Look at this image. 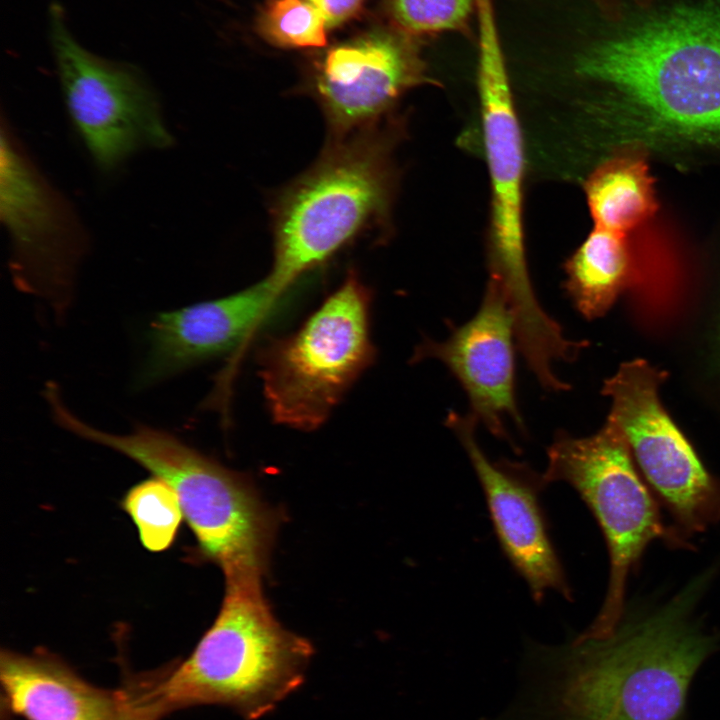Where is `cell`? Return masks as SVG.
Segmentation results:
<instances>
[{"mask_svg":"<svg viewBox=\"0 0 720 720\" xmlns=\"http://www.w3.org/2000/svg\"><path fill=\"white\" fill-rule=\"evenodd\" d=\"M516 349L513 312L502 291L488 280L472 318L452 326L445 340L424 337L411 360L443 363L465 391L478 423L496 438L511 442L508 421L525 433L515 389Z\"/></svg>","mask_w":720,"mask_h":720,"instance_id":"7c38bea8","label":"cell"},{"mask_svg":"<svg viewBox=\"0 0 720 720\" xmlns=\"http://www.w3.org/2000/svg\"><path fill=\"white\" fill-rule=\"evenodd\" d=\"M121 504L146 549L161 552L171 546L184 515L175 491L165 481L153 476L138 483Z\"/></svg>","mask_w":720,"mask_h":720,"instance_id":"d6986e66","label":"cell"},{"mask_svg":"<svg viewBox=\"0 0 720 720\" xmlns=\"http://www.w3.org/2000/svg\"><path fill=\"white\" fill-rule=\"evenodd\" d=\"M695 582L660 609L623 616L605 636L540 649L527 720H686L691 684L719 649L692 617Z\"/></svg>","mask_w":720,"mask_h":720,"instance_id":"6da1fadb","label":"cell"},{"mask_svg":"<svg viewBox=\"0 0 720 720\" xmlns=\"http://www.w3.org/2000/svg\"><path fill=\"white\" fill-rule=\"evenodd\" d=\"M433 83L416 39L382 31L330 49L315 93L340 138L374 125L410 89Z\"/></svg>","mask_w":720,"mask_h":720,"instance_id":"4fadbf2b","label":"cell"},{"mask_svg":"<svg viewBox=\"0 0 720 720\" xmlns=\"http://www.w3.org/2000/svg\"><path fill=\"white\" fill-rule=\"evenodd\" d=\"M595 227L627 234L653 215V178L640 158L623 156L601 164L585 184Z\"/></svg>","mask_w":720,"mask_h":720,"instance_id":"ac0fdd59","label":"cell"},{"mask_svg":"<svg viewBox=\"0 0 720 720\" xmlns=\"http://www.w3.org/2000/svg\"><path fill=\"white\" fill-rule=\"evenodd\" d=\"M259 28L266 39L282 47L326 44L325 20L307 0H266Z\"/></svg>","mask_w":720,"mask_h":720,"instance_id":"44dd1931","label":"cell"},{"mask_svg":"<svg viewBox=\"0 0 720 720\" xmlns=\"http://www.w3.org/2000/svg\"><path fill=\"white\" fill-rule=\"evenodd\" d=\"M547 459L543 484L571 485L591 509L606 540L610 558L606 597L592 624L580 633L605 636L624 616L627 577L647 545L656 539L672 547L689 543L675 526L664 524L657 502L633 463L628 441L611 417L587 437L557 432Z\"/></svg>","mask_w":720,"mask_h":720,"instance_id":"8992f818","label":"cell"},{"mask_svg":"<svg viewBox=\"0 0 720 720\" xmlns=\"http://www.w3.org/2000/svg\"><path fill=\"white\" fill-rule=\"evenodd\" d=\"M285 292L269 279L222 298L158 313L135 385L148 388L240 346Z\"/></svg>","mask_w":720,"mask_h":720,"instance_id":"5bb4252c","label":"cell"},{"mask_svg":"<svg viewBox=\"0 0 720 720\" xmlns=\"http://www.w3.org/2000/svg\"><path fill=\"white\" fill-rule=\"evenodd\" d=\"M564 289L587 320L606 314L635 285V264L626 234L594 227L565 265Z\"/></svg>","mask_w":720,"mask_h":720,"instance_id":"e0dca14e","label":"cell"},{"mask_svg":"<svg viewBox=\"0 0 720 720\" xmlns=\"http://www.w3.org/2000/svg\"><path fill=\"white\" fill-rule=\"evenodd\" d=\"M718 338H719L718 345H719V354H720V332H719V337H718Z\"/></svg>","mask_w":720,"mask_h":720,"instance_id":"603a6c76","label":"cell"},{"mask_svg":"<svg viewBox=\"0 0 720 720\" xmlns=\"http://www.w3.org/2000/svg\"><path fill=\"white\" fill-rule=\"evenodd\" d=\"M322 15L327 28L337 26L351 18L365 0H307Z\"/></svg>","mask_w":720,"mask_h":720,"instance_id":"7402d4cb","label":"cell"},{"mask_svg":"<svg viewBox=\"0 0 720 720\" xmlns=\"http://www.w3.org/2000/svg\"><path fill=\"white\" fill-rule=\"evenodd\" d=\"M51 415L68 432L129 457L165 481L179 499L199 558L216 564L224 578H263L279 519L245 476L161 429L141 424L129 434H110L79 419L62 401Z\"/></svg>","mask_w":720,"mask_h":720,"instance_id":"277c9868","label":"cell"},{"mask_svg":"<svg viewBox=\"0 0 720 720\" xmlns=\"http://www.w3.org/2000/svg\"><path fill=\"white\" fill-rule=\"evenodd\" d=\"M477 86L491 184L488 280L517 310L538 298L531 282L523 229L524 146L497 17L482 12L476 22Z\"/></svg>","mask_w":720,"mask_h":720,"instance_id":"ba28073f","label":"cell"},{"mask_svg":"<svg viewBox=\"0 0 720 720\" xmlns=\"http://www.w3.org/2000/svg\"><path fill=\"white\" fill-rule=\"evenodd\" d=\"M51 36L66 106L96 165L109 171L142 149L171 145L158 99L126 65L102 59L69 33L62 9L51 8Z\"/></svg>","mask_w":720,"mask_h":720,"instance_id":"30bf717a","label":"cell"},{"mask_svg":"<svg viewBox=\"0 0 720 720\" xmlns=\"http://www.w3.org/2000/svg\"><path fill=\"white\" fill-rule=\"evenodd\" d=\"M576 72L614 93L634 131L720 142V6H685L584 50Z\"/></svg>","mask_w":720,"mask_h":720,"instance_id":"7a4b0ae2","label":"cell"},{"mask_svg":"<svg viewBox=\"0 0 720 720\" xmlns=\"http://www.w3.org/2000/svg\"><path fill=\"white\" fill-rule=\"evenodd\" d=\"M0 215L12 253L17 289L36 296L62 317L72 300L86 238L72 209L46 182L10 129L2 124Z\"/></svg>","mask_w":720,"mask_h":720,"instance_id":"8fae6325","label":"cell"},{"mask_svg":"<svg viewBox=\"0 0 720 720\" xmlns=\"http://www.w3.org/2000/svg\"><path fill=\"white\" fill-rule=\"evenodd\" d=\"M330 144L274 211V260L266 277L282 291L390 216L391 141L374 127Z\"/></svg>","mask_w":720,"mask_h":720,"instance_id":"5b68a950","label":"cell"},{"mask_svg":"<svg viewBox=\"0 0 720 720\" xmlns=\"http://www.w3.org/2000/svg\"><path fill=\"white\" fill-rule=\"evenodd\" d=\"M313 653L309 640L273 615L262 582L226 581L211 627L148 695L163 712L215 704L257 720L303 685Z\"/></svg>","mask_w":720,"mask_h":720,"instance_id":"3957f363","label":"cell"},{"mask_svg":"<svg viewBox=\"0 0 720 720\" xmlns=\"http://www.w3.org/2000/svg\"><path fill=\"white\" fill-rule=\"evenodd\" d=\"M666 373L647 361L623 363L603 385L611 417L623 431L646 480L686 537L720 520V481L663 408L658 389Z\"/></svg>","mask_w":720,"mask_h":720,"instance_id":"9c48e42d","label":"cell"},{"mask_svg":"<svg viewBox=\"0 0 720 720\" xmlns=\"http://www.w3.org/2000/svg\"><path fill=\"white\" fill-rule=\"evenodd\" d=\"M446 426L467 453L481 484L504 553L525 579L535 600L549 590L571 598L562 566L550 541L534 487L521 465L492 462L476 438L477 419L449 411Z\"/></svg>","mask_w":720,"mask_h":720,"instance_id":"9a60e30c","label":"cell"},{"mask_svg":"<svg viewBox=\"0 0 720 720\" xmlns=\"http://www.w3.org/2000/svg\"><path fill=\"white\" fill-rule=\"evenodd\" d=\"M371 294L355 272L292 335L260 352V377L273 420L303 431L320 427L375 358Z\"/></svg>","mask_w":720,"mask_h":720,"instance_id":"52a82bcc","label":"cell"},{"mask_svg":"<svg viewBox=\"0 0 720 720\" xmlns=\"http://www.w3.org/2000/svg\"><path fill=\"white\" fill-rule=\"evenodd\" d=\"M398 30L413 37L459 33L471 38L475 0H390Z\"/></svg>","mask_w":720,"mask_h":720,"instance_id":"ffe728a7","label":"cell"},{"mask_svg":"<svg viewBox=\"0 0 720 720\" xmlns=\"http://www.w3.org/2000/svg\"><path fill=\"white\" fill-rule=\"evenodd\" d=\"M0 680L9 709L25 720H125L133 701L43 654L2 650Z\"/></svg>","mask_w":720,"mask_h":720,"instance_id":"2e32d148","label":"cell"}]
</instances>
